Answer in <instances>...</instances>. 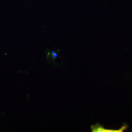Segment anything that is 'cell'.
<instances>
[{
    "label": "cell",
    "mask_w": 132,
    "mask_h": 132,
    "mask_svg": "<svg viewBox=\"0 0 132 132\" xmlns=\"http://www.w3.org/2000/svg\"><path fill=\"white\" fill-rule=\"evenodd\" d=\"M52 56L53 59H55L57 56V54L55 51H52Z\"/></svg>",
    "instance_id": "obj_2"
},
{
    "label": "cell",
    "mask_w": 132,
    "mask_h": 132,
    "mask_svg": "<svg viewBox=\"0 0 132 132\" xmlns=\"http://www.w3.org/2000/svg\"><path fill=\"white\" fill-rule=\"evenodd\" d=\"M128 127L127 124H125L122 127L118 129H109L105 128L103 125L99 123H96L95 125H92L91 131L93 132H122L125 130H127Z\"/></svg>",
    "instance_id": "obj_1"
}]
</instances>
